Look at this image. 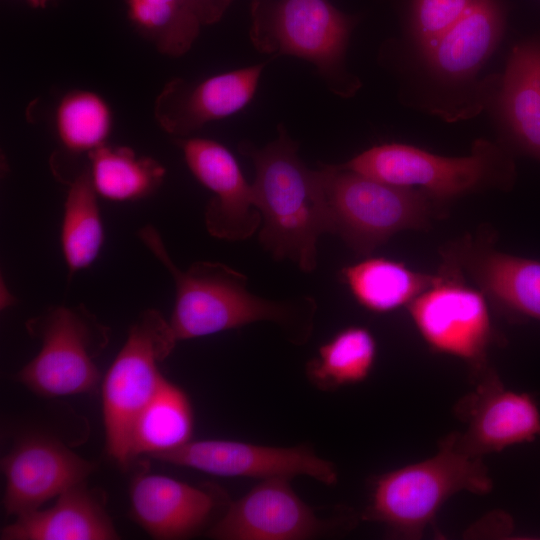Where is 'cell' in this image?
I'll use <instances>...</instances> for the list:
<instances>
[{"mask_svg": "<svg viewBox=\"0 0 540 540\" xmlns=\"http://www.w3.org/2000/svg\"><path fill=\"white\" fill-rule=\"evenodd\" d=\"M88 158L97 194L111 201H134L151 195L166 173L157 160L138 156L125 146L105 144L90 152Z\"/></svg>", "mask_w": 540, "mask_h": 540, "instance_id": "603a6c76", "label": "cell"}, {"mask_svg": "<svg viewBox=\"0 0 540 540\" xmlns=\"http://www.w3.org/2000/svg\"><path fill=\"white\" fill-rule=\"evenodd\" d=\"M134 28L165 55L188 52L199 35L200 22L189 0H125Z\"/></svg>", "mask_w": 540, "mask_h": 540, "instance_id": "484cf974", "label": "cell"}, {"mask_svg": "<svg viewBox=\"0 0 540 540\" xmlns=\"http://www.w3.org/2000/svg\"><path fill=\"white\" fill-rule=\"evenodd\" d=\"M325 528L289 479L269 478L230 503L207 535L218 540H304L320 535Z\"/></svg>", "mask_w": 540, "mask_h": 540, "instance_id": "5bb4252c", "label": "cell"}, {"mask_svg": "<svg viewBox=\"0 0 540 540\" xmlns=\"http://www.w3.org/2000/svg\"><path fill=\"white\" fill-rule=\"evenodd\" d=\"M1 309H6L15 302V298L8 290L7 285L1 280V298H0Z\"/></svg>", "mask_w": 540, "mask_h": 540, "instance_id": "f546056e", "label": "cell"}, {"mask_svg": "<svg viewBox=\"0 0 540 540\" xmlns=\"http://www.w3.org/2000/svg\"><path fill=\"white\" fill-rule=\"evenodd\" d=\"M250 13V39L259 52L311 62L340 95L355 87L344 68L353 20L329 0H252Z\"/></svg>", "mask_w": 540, "mask_h": 540, "instance_id": "5b68a950", "label": "cell"}, {"mask_svg": "<svg viewBox=\"0 0 540 540\" xmlns=\"http://www.w3.org/2000/svg\"><path fill=\"white\" fill-rule=\"evenodd\" d=\"M112 112L99 94L73 90L60 100L55 126L63 146L72 153H87L105 145L112 128Z\"/></svg>", "mask_w": 540, "mask_h": 540, "instance_id": "4316f807", "label": "cell"}, {"mask_svg": "<svg viewBox=\"0 0 540 540\" xmlns=\"http://www.w3.org/2000/svg\"><path fill=\"white\" fill-rule=\"evenodd\" d=\"M194 415L191 402L180 387L166 378L139 414L132 431V459L176 449L191 441Z\"/></svg>", "mask_w": 540, "mask_h": 540, "instance_id": "7402d4cb", "label": "cell"}, {"mask_svg": "<svg viewBox=\"0 0 540 540\" xmlns=\"http://www.w3.org/2000/svg\"><path fill=\"white\" fill-rule=\"evenodd\" d=\"M97 192L86 167L69 182L61 225V247L70 275L90 266L104 241Z\"/></svg>", "mask_w": 540, "mask_h": 540, "instance_id": "cb8c5ba5", "label": "cell"}, {"mask_svg": "<svg viewBox=\"0 0 540 540\" xmlns=\"http://www.w3.org/2000/svg\"><path fill=\"white\" fill-rule=\"evenodd\" d=\"M194 177L213 193L204 220L211 236L242 241L261 227L262 216L249 184L234 155L222 144L206 138L178 139Z\"/></svg>", "mask_w": 540, "mask_h": 540, "instance_id": "7c38bea8", "label": "cell"}, {"mask_svg": "<svg viewBox=\"0 0 540 540\" xmlns=\"http://www.w3.org/2000/svg\"><path fill=\"white\" fill-rule=\"evenodd\" d=\"M176 343L169 321L158 310H145L131 326L103 379L106 449L123 468L132 460L134 424L165 380L158 363L173 351Z\"/></svg>", "mask_w": 540, "mask_h": 540, "instance_id": "8992f818", "label": "cell"}, {"mask_svg": "<svg viewBox=\"0 0 540 540\" xmlns=\"http://www.w3.org/2000/svg\"><path fill=\"white\" fill-rule=\"evenodd\" d=\"M278 131L262 148L240 145L255 167L252 185L262 216L259 240L274 259H288L309 273L317 266L319 237L331 233L323 171L308 168L286 129L279 125Z\"/></svg>", "mask_w": 540, "mask_h": 540, "instance_id": "7a4b0ae2", "label": "cell"}, {"mask_svg": "<svg viewBox=\"0 0 540 540\" xmlns=\"http://www.w3.org/2000/svg\"><path fill=\"white\" fill-rule=\"evenodd\" d=\"M473 379L475 389L454 408L466 425L463 433L454 432L461 450L484 457L540 435V412L529 394L506 389L490 366Z\"/></svg>", "mask_w": 540, "mask_h": 540, "instance_id": "8fae6325", "label": "cell"}, {"mask_svg": "<svg viewBox=\"0 0 540 540\" xmlns=\"http://www.w3.org/2000/svg\"><path fill=\"white\" fill-rule=\"evenodd\" d=\"M372 333L361 326L339 331L319 348L306 370L310 381L322 390H332L364 381L376 359Z\"/></svg>", "mask_w": 540, "mask_h": 540, "instance_id": "d4e9b609", "label": "cell"}, {"mask_svg": "<svg viewBox=\"0 0 540 540\" xmlns=\"http://www.w3.org/2000/svg\"><path fill=\"white\" fill-rule=\"evenodd\" d=\"M139 238L174 280L176 297L169 324L177 342L259 321L276 324L293 344L302 345L310 338L317 310L313 298L257 296L248 290L246 275L220 262L197 261L182 271L154 226L142 227Z\"/></svg>", "mask_w": 540, "mask_h": 540, "instance_id": "6da1fadb", "label": "cell"}, {"mask_svg": "<svg viewBox=\"0 0 540 540\" xmlns=\"http://www.w3.org/2000/svg\"><path fill=\"white\" fill-rule=\"evenodd\" d=\"M150 457L222 477L264 480L307 476L328 486L338 481L335 465L304 445L277 447L223 439L191 440Z\"/></svg>", "mask_w": 540, "mask_h": 540, "instance_id": "30bf717a", "label": "cell"}, {"mask_svg": "<svg viewBox=\"0 0 540 540\" xmlns=\"http://www.w3.org/2000/svg\"><path fill=\"white\" fill-rule=\"evenodd\" d=\"M93 469V463L54 438L23 439L1 459L3 508L15 516L39 509L51 498L84 483Z\"/></svg>", "mask_w": 540, "mask_h": 540, "instance_id": "4fadbf2b", "label": "cell"}, {"mask_svg": "<svg viewBox=\"0 0 540 540\" xmlns=\"http://www.w3.org/2000/svg\"><path fill=\"white\" fill-rule=\"evenodd\" d=\"M34 8H45L52 0H25Z\"/></svg>", "mask_w": 540, "mask_h": 540, "instance_id": "4dcf8cb0", "label": "cell"}, {"mask_svg": "<svg viewBox=\"0 0 540 540\" xmlns=\"http://www.w3.org/2000/svg\"><path fill=\"white\" fill-rule=\"evenodd\" d=\"M321 169L331 233L361 255L399 231L427 228L439 204L419 188L385 183L338 165Z\"/></svg>", "mask_w": 540, "mask_h": 540, "instance_id": "277c9868", "label": "cell"}, {"mask_svg": "<svg viewBox=\"0 0 540 540\" xmlns=\"http://www.w3.org/2000/svg\"><path fill=\"white\" fill-rule=\"evenodd\" d=\"M233 0H189L202 25L218 22Z\"/></svg>", "mask_w": 540, "mask_h": 540, "instance_id": "f1b7e54d", "label": "cell"}, {"mask_svg": "<svg viewBox=\"0 0 540 540\" xmlns=\"http://www.w3.org/2000/svg\"><path fill=\"white\" fill-rule=\"evenodd\" d=\"M478 0H414L412 27L423 52L449 30Z\"/></svg>", "mask_w": 540, "mask_h": 540, "instance_id": "83f0119b", "label": "cell"}, {"mask_svg": "<svg viewBox=\"0 0 540 540\" xmlns=\"http://www.w3.org/2000/svg\"><path fill=\"white\" fill-rule=\"evenodd\" d=\"M501 108L517 143L540 160V43L514 47L503 78Z\"/></svg>", "mask_w": 540, "mask_h": 540, "instance_id": "ffe728a7", "label": "cell"}, {"mask_svg": "<svg viewBox=\"0 0 540 540\" xmlns=\"http://www.w3.org/2000/svg\"><path fill=\"white\" fill-rule=\"evenodd\" d=\"M215 499L210 492L158 474H139L130 487V515L152 538H187L203 527Z\"/></svg>", "mask_w": 540, "mask_h": 540, "instance_id": "2e32d148", "label": "cell"}, {"mask_svg": "<svg viewBox=\"0 0 540 540\" xmlns=\"http://www.w3.org/2000/svg\"><path fill=\"white\" fill-rule=\"evenodd\" d=\"M111 518L84 483L60 494L56 503L16 516L1 529V540H115Z\"/></svg>", "mask_w": 540, "mask_h": 540, "instance_id": "ac0fdd59", "label": "cell"}, {"mask_svg": "<svg viewBox=\"0 0 540 540\" xmlns=\"http://www.w3.org/2000/svg\"><path fill=\"white\" fill-rule=\"evenodd\" d=\"M266 63L213 75L198 82H168L155 101L154 114L167 133L187 136L206 123L226 118L253 98Z\"/></svg>", "mask_w": 540, "mask_h": 540, "instance_id": "9a60e30c", "label": "cell"}, {"mask_svg": "<svg viewBox=\"0 0 540 540\" xmlns=\"http://www.w3.org/2000/svg\"><path fill=\"white\" fill-rule=\"evenodd\" d=\"M502 29L503 16L497 2L478 0L423 54L439 75L463 79L486 61Z\"/></svg>", "mask_w": 540, "mask_h": 540, "instance_id": "d6986e66", "label": "cell"}, {"mask_svg": "<svg viewBox=\"0 0 540 540\" xmlns=\"http://www.w3.org/2000/svg\"><path fill=\"white\" fill-rule=\"evenodd\" d=\"M342 277L360 305L385 313L409 305L432 286L439 275L414 271L402 262L379 257L344 268Z\"/></svg>", "mask_w": 540, "mask_h": 540, "instance_id": "44dd1931", "label": "cell"}, {"mask_svg": "<svg viewBox=\"0 0 540 540\" xmlns=\"http://www.w3.org/2000/svg\"><path fill=\"white\" fill-rule=\"evenodd\" d=\"M411 319L427 345L438 353L464 360L475 378L488 367L487 351L494 331L483 292L439 275L409 305Z\"/></svg>", "mask_w": 540, "mask_h": 540, "instance_id": "9c48e42d", "label": "cell"}, {"mask_svg": "<svg viewBox=\"0 0 540 540\" xmlns=\"http://www.w3.org/2000/svg\"><path fill=\"white\" fill-rule=\"evenodd\" d=\"M26 327L40 339L41 349L19 371V382L46 397L95 389L99 371L94 358L108 342V329L84 305L51 307Z\"/></svg>", "mask_w": 540, "mask_h": 540, "instance_id": "52a82bcc", "label": "cell"}, {"mask_svg": "<svg viewBox=\"0 0 540 540\" xmlns=\"http://www.w3.org/2000/svg\"><path fill=\"white\" fill-rule=\"evenodd\" d=\"M498 157L497 149L482 140L475 143L471 155L459 158L390 143L365 150L338 167L385 183L418 187L440 203L488 182Z\"/></svg>", "mask_w": 540, "mask_h": 540, "instance_id": "ba28073f", "label": "cell"}, {"mask_svg": "<svg viewBox=\"0 0 540 540\" xmlns=\"http://www.w3.org/2000/svg\"><path fill=\"white\" fill-rule=\"evenodd\" d=\"M497 307L540 320V262L498 252L471 240L446 255Z\"/></svg>", "mask_w": 540, "mask_h": 540, "instance_id": "e0dca14e", "label": "cell"}, {"mask_svg": "<svg viewBox=\"0 0 540 540\" xmlns=\"http://www.w3.org/2000/svg\"><path fill=\"white\" fill-rule=\"evenodd\" d=\"M492 489L483 457L461 450L453 432L440 440L435 455L376 477L363 518L384 524L392 536L419 539L429 527L436 530V514L451 496Z\"/></svg>", "mask_w": 540, "mask_h": 540, "instance_id": "3957f363", "label": "cell"}]
</instances>
